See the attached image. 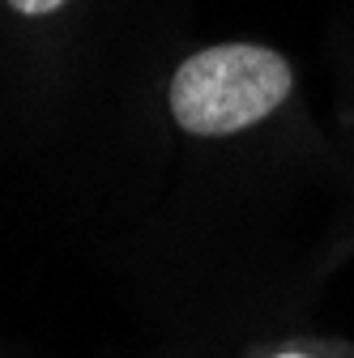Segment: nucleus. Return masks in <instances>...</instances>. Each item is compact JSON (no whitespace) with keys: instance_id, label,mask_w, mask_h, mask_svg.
<instances>
[{"instance_id":"obj_1","label":"nucleus","mask_w":354,"mask_h":358,"mask_svg":"<svg viewBox=\"0 0 354 358\" xmlns=\"http://www.w3.org/2000/svg\"><path fill=\"white\" fill-rule=\"evenodd\" d=\"M290 94V64L260 43H222L188 56L171 77V115L197 137H227L264 120Z\"/></svg>"},{"instance_id":"obj_2","label":"nucleus","mask_w":354,"mask_h":358,"mask_svg":"<svg viewBox=\"0 0 354 358\" xmlns=\"http://www.w3.org/2000/svg\"><path fill=\"white\" fill-rule=\"evenodd\" d=\"M9 5H13L17 13H52V9L64 5V0H9Z\"/></svg>"},{"instance_id":"obj_3","label":"nucleus","mask_w":354,"mask_h":358,"mask_svg":"<svg viewBox=\"0 0 354 358\" xmlns=\"http://www.w3.org/2000/svg\"><path fill=\"white\" fill-rule=\"evenodd\" d=\"M290 358H295V354H290Z\"/></svg>"}]
</instances>
